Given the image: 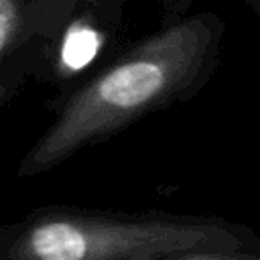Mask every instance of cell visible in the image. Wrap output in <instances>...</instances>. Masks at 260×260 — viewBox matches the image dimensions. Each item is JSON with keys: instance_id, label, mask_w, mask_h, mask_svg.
I'll list each match as a JSON object with an SVG mask.
<instances>
[{"instance_id": "3", "label": "cell", "mask_w": 260, "mask_h": 260, "mask_svg": "<svg viewBox=\"0 0 260 260\" xmlns=\"http://www.w3.org/2000/svg\"><path fill=\"white\" fill-rule=\"evenodd\" d=\"M104 32L89 20H75L63 32L51 59V75L57 81H69L81 75L102 53Z\"/></svg>"}, {"instance_id": "8", "label": "cell", "mask_w": 260, "mask_h": 260, "mask_svg": "<svg viewBox=\"0 0 260 260\" xmlns=\"http://www.w3.org/2000/svg\"><path fill=\"white\" fill-rule=\"evenodd\" d=\"M165 256H140V258H134V260H162Z\"/></svg>"}, {"instance_id": "1", "label": "cell", "mask_w": 260, "mask_h": 260, "mask_svg": "<svg viewBox=\"0 0 260 260\" xmlns=\"http://www.w3.org/2000/svg\"><path fill=\"white\" fill-rule=\"evenodd\" d=\"M215 14H197L144 39L71 91L22 154L16 177L35 179L102 144L140 118L193 95L207 79L219 37Z\"/></svg>"}, {"instance_id": "2", "label": "cell", "mask_w": 260, "mask_h": 260, "mask_svg": "<svg viewBox=\"0 0 260 260\" xmlns=\"http://www.w3.org/2000/svg\"><path fill=\"white\" fill-rule=\"evenodd\" d=\"M240 246L238 232L217 219L165 211L45 205L16 221L0 223V260H134Z\"/></svg>"}, {"instance_id": "5", "label": "cell", "mask_w": 260, "mask_h": 260, "mask_svg": "<svg viewBox=\"0 0 260 260\" xmlns=\"http://www.w3.org/2000/svg\"><path fill=\"white\" fill-rule=\"evenodd\" d=\"M162 260H260L256 256L244 254L238 250H221V248H197V250H183L165 256Z\"/></svg>"}, {"instance_id": "4", "label": "cell", "mask_w": 260, "mask_h": 260, "mask_svg": "<svg viewBox=\"0 0 260 260\" xmlns=\"http://www.w3.org/2000/svg\"><path fill=\"white\" fill-rule=\"evenodd\" d=\"M22 18L14 0H0V65L10 57L20 41Z\"/></svg>"}, {"instance_id": "7", "label": "cell", "mask_w": 260, "mask_h": 260, "mask_svg": "<svg viewBox=\"0 0 260 260\" xmlns=\"http://www.w3.org/2000/svg\"><path fill=\"white\" fill-rule=\"evenodd\" d=\"M246 2H248V4H250V8L260 16V0H246Z\"/></svg>"}, {"instance_id": "6", "label": "cell", "mask_w": 260, "mask_h": 260, "mask_svg": "<svg viewBox=\"0 0 260 260\" xmlns=\"http://www.w3.org/2000/svg\"><path fill=\"white\" fill-rule=\"evenodd\" d=\"M14 93V85L10 83V79L0 77V106H4Z\"/></svg>"}]
</instances>
